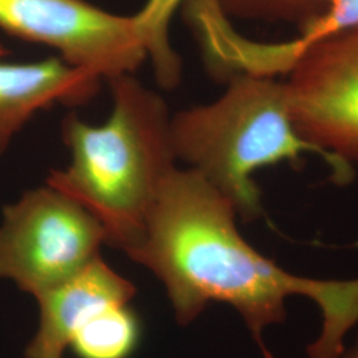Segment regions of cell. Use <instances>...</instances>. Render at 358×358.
<instances>
[{
    "mask_svg": "<svg viewBox=\"0 0 358 358\" xmlns=\"http://www.w3.org/2000/svg\"><path fill=\"white\" fill-rule=\"evenodd\" d=\"M236 217L208 180L177 166L127 255L164 284L179 325L187 327L213 303L227 304L243 319L263 358H275L264 332L287 320V300L307 297L321 312L308 358L338 357L358 324V278L316 279L287 271L244 239Z\"/></svg>",
    "mask_w": 358,
    "mask_h": 358,
    "instance_id": "6da1fadb",
    "label": "cell"
},
{
    "mask_svg": "<svg viewBox=\"0 0 358 358\" xmlns=\"http://www.w3.org/2000/svg\"><path fill=\"white\" fill-rule=\"evenodd\" d=\"M108 83L109 118L94 127L75 113L65 117L62 131L71 162L51 171L47 185L85 207L101 223L106 244L127 254L140 241L177 158L165 100L133 75Z\"/></svg>",
    "mask_w": 358,
    "mask_h": 358,
    "instance_id": "7a4b0ae2",
    "label": "cell"
},
{
    "mask_svg": "<svg viewBox=\"0 0 358 358\" xmlns=\"http://www.w3.org/2000/svg\"><path fill=\"white\" fill-rule=\"evenodd\" d=\"M170 136L177 162L208 180L245 222L263 215L262 192L254 180L260 169L296 162L309 153L324 161L337 185L355 176L352 165L300 137L285 85L275 77H230L215 101L171 115Z\"/></svg>",
    "mask_w": 358,
    "mask_h": 358,
    "instance_id": "3957f363",
    "label": "cell"
},
{
    "mask_svg": "<svg viewBox=\"0 0 358 358\" xmlns=\"http://www.w3.org/2000/svg\"><path fill=\"white\" fill-rule=\"evenodd\" d=\"M106 234L90 211L43 186L3 208L0 278L35 299L66 282L101 255Z\"/></svg>",
    "mask_w": 358,
    "mask_h": 358,
    "instance_id": "277c9868",
    "label": "cell"
},
{
    "mask_svg": "<svg viewBox=\"0 0 358 358\" xmlns=\"http://www.w3.org/2000/svg\"><path fill=\"white\" fill-rule=\"evenodd\" d=\"M0 29L51 47L68 64L106 81L133 75L148 60L134 16L87 0H0Z\"/></svg>",
    "mask_w": 358,
    "mask_h": 358,
    "instance_id": "5b68a950",
    "label": "cell"
},
{
    "mask_svg": "<svg viewBox=\"0 0 358 358\" xmlns=\"http://www.w3.org/2000/svg\"><path fill=\"white\" fill-rule=\"evenodd\" d=\"M284 83L301 138L358 164V28L308 48Z\"/></svg>",
    "mask_w": 358,
    "mask_h": 358,
    "instance_id": "8992f818",
    "label": "cell"
},
{
    "mask_svg": "<svg viewBox=\"0 0 358 358\" xmlns=\"http://www.w3.org/2000/svg\"><path fill=\"white\" fill-rule=\"evenodd\" d=\"M136 287L109 267L103 256L85 268L36 297L38 332L27 346V358H63L75 333L109 308L129 306Z\"/></svg>",
    "mask_w": 358,
    "mask_h": 358,
    "instance_id": "52a82bcc",
    "label": "cell"
},
{
    "mask_svg": "<svg viewBox=\"0 0 358 358\" xmlns=\"http://www.w3.org/2000/svg\"><path fill=\"white\" fill-rule=\"evenodd\" d=\"M6 55L0 43V155L38 112L56 103H90L101 84V78L68 64L60 56L13 64L1 62Z\"/></svg>",
    "mask_w": 358,
    "mask_h": 358,
    "instance_id": "ba28073f",
    "label": "cell"
},
{
    "mask_svg": "<svg viewBox=\"0 0 358 358\" xmlns=\"http://www.w3.org/2000/svg\"><path fill=\"white\" fill-rule=\"evenodd\" d=\"M140 338V325L129 306L103 310L83 325L71 345L80 358H128Z\"/></svg>",
    "mask_w": 358,
    "mask_h": 358,
    "instance_id": "9c48e42d",
    "label": "cell"
},
{
    "mask_svg": "<svg viewBox=\"0 0 358 358\" xmlns=\"http://www.w3.org/2000/svg\"><path fill=\"white\" fill-rule=\"evenodd\" d=\"M187 0H146L140 13L133 15L140 31L154 76L164 90H174L180 81L182 63L169 38L171 17Z\"/></svg>",
    "mask_w": 358,
    "mask_h": 358,
    "instance_id": "30bf717a",
    "label": "cell"
},
{
    "mask_svg": "<svg viewBox=\"0 0 358 358\" xmlns=\"http://www.w3.org/2000/svg\"><path fill=\"white\" fill-rule=\"evenodd\" d=\"M227 16L254 20H285L306 24L320 15L328 0H217Z\"/></svg>",
    "mask_w": 358,
    "mask_h": 358,
    "instance_id": "8fae6325",
    "label": "cell"
},
{
    "mask_svg": "<svg viewBox=\"0 0 358 358\" xmlns=\"http://www.w3.org/2000/svg\"><path fill=\"white\" fill-rule=\"evenodd\" d=\"M327 26L336 34L358 28V0H328L324 10Z\"/></svg>",
    "mask_w": 358,
    "mask_h": 358,
    "instance_id": "7c38bea8",
    "label": "cell"
},
{
    "mask_svg": "<svg viewBox=\"0 0 358 358\" xmlns=\"http://www.w3.org/2000/svg\"><path fill=\"white\" fill-rule=\"evenodd\" d=\"M337 358H358V337L356 341L353 343V345L346 348L341 352V355Z\"/></svg>",
    "mask_w": 358,
    "mask_h": 358,
    "instance_id": "4fadbf2b",
    "label": "cell"
}]
</instances>
